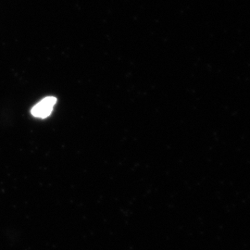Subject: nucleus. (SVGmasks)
Masks as SVG:
<instances>
[{"instance_id":"f257e3e1","label":"nucleus","mask_w":250,"mask_h":250,"mask_svg":"<svg viewBox=\"0 0 250 250\" xmlns=\"http://www.w3.org/2000/svg\"><path fill=\"white\" fill-rule=\"evenodd\" d=\"M57 103V99L54 97H48L41 100L39 103H37L35 107L32 108V115L36 118L45 119L49 116L52 111L53 107Z\"/></svg>"}]
</instances>
